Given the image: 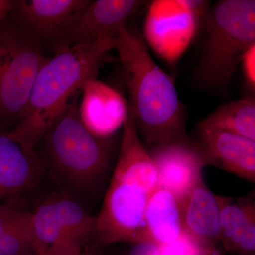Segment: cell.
Segmentation results:
<instances>
[{
  "mask_svg": "<svg viewBox=\"0 0 255 255\" xmlns=\"http://www.w3.org/2000/svg\"><path fill=\"white\" fill-rule=\"evenodd\" d=\"M121 138L122 132L105 137L92 134L82 122L78 97L74 95L34 152L43 173L67 195L90 200L107 188Z\"/></svg>",
  "mask_w": 255,
  "mask_h": 255,
  "instance_id": "1",
  "label": "cell"
},
{
  "mask_svg": "<svg viewBox=\"0 0 255 255\" xmlns=\"http://www.w3.org/2000/svg\"><path fill=\"white\" fill-rule=\"evenodd\" d=\"M139 136L147 148L190 140L174 81L151 56L142 35L127 26L114 41Z\"/></svg>",
  "mask_w": 255,
  "mask_h": 255,
  "instance_id": "2",
  "label": "cell"
},
{
  "mask_svg": "<svg viewBox=\"0 0 255 255\" xmlns=\"http://www.w3.org/2000/svg\"><path fill=\"white\" fill-rule=\"evenodd\" d=\"M157 187L155 164L137 132L131 112L124 124L117 162L96 216L97 246L149 241L145 211Z\"/></svg>",
  "mask_w": 255,
  "mask_h": 255,
  "instance_id": "3",
  "label": "cell"
},
{
  "mask_svg": "<svg viewBox=\"0 0 255 255\" xmlns=\"http://www.w3.org/2000/svg\"><path fill=\"white\" fill-rule=\"evenodd\" d=\"M114 40L97 41L66 48L49 57L37 75L27 107L10 138L34 152L42 137L85 82L96 78Z\"/></svg>",
  "mask_w": 255,
  "mask_h": 255,
  "instance_id": "4",
  "label": "cell"
},
{
  "mask_svg": "<svg viewBox=\"0 0 255 255\" xmlns=\"http://www.w3.org/2000/svg\"><path fill=\"white\" fill-rule=\"evenodd\" d=\"M255 45V0L218 1L206 18L198 80L210 90L224 91L236 67Z\"/></svg>",
  "mask_w": 255,
  "mask_h": 255,
  "instance_id": "5",
  "label": "cell"
},
{
  "mask_svg": "<svg viewBox=\"0 0 255 255\" xmlns=\"http://www.w3.org/2000/svg\"><path fill=\"white\" fill-rule=\"evenodd\" d=\"M48 58L39 43L9 17L0 26V132L9 133L19 123L37 75Z\"/></svg>",
  "mask_w": 255,
  "mask_h": 255,
  "instance_id": "6",
  "label": "cell"
},
{
  "mask_svg": "<svg viewBox=\"0 0 255 255\" xmlns=\"http://www.w3.org/2000/svg\"><path fill=\"white\" fill-rule=\"evenodd\" d=\"M40 255H65L85 249L95 241L96 216L70 196L53 198L33 212Z\"/></svg>",
  "mask_w": 255,
  "mask_h": 255,
  "instance_id": "7",
  "label": "cell"
},
{
  "mask_svg": "<svg viewBox=\"0 0 255 255\" xmlns=\"http://www.w3.org/2000/svg\"><path fill=\"white\" fill-rule=\"evenodd\" d=\"M92 0H14L8 17L53 55L70 48L74 28Z\"/></svg>",
  "mask_w": 255,
  "mask_h": 255,
  "instance_id": "8",
  "label": "cell"
},
{
  "mask_svg": "<svg viewBox=\"0 0 255 255\" xmlns=\"http://www.w3.org/2000/svg\"><path fill=\"white\" fill-rule=\"evenodd\" d=\"M202 16L183 0L153 1L146 14L144 39L159 56L174 63L193 41Z\"/></svg>",
  "mask_w": 255,
  "mask_h": 255,
  "instance_id": "9",
  "label": "cell"
},
{
  "mask_svg": "<svg viewBox=\"0 0 255 255\" xmlns=\"http://www.w3.org/2000/svg\"><path fill=\"white\" fill-rule=\"evenodd\" d=\"M155 164L157 187L182 200L203 178L205 167L195 142H169L147 148Z\"/></svg>",
  "mask_w": 255,
  "mask_h": 255,
  "instance_id": "10",
  "label": "cell"
},
{
  "mask_svg": "<svg viewBox=\"0 0 255 255\" xmlns=\"http://www.w3.org/2000/svg\"><path fill=\"white\" fill-rule=\"evenodd\" d=\"M195 142L204 163L255 184V142L216 128H196Z\"/></svg>",
  "mask_w": 255,
  "mask_h": 255,
  "instance_id": "11",
  "label": "cell"
},
{
  "mask_svg": "<svg viewBox=\"0 0 255 255\" xmlns=\"http://www.w3.org/2000/svg\"><path fill=\"white\" fill-rule=\"evenodd\" d=\"M80 117L84 125L97 137H110L123 128L128 104L115 89L91 79L82 87Z\"/></svg>",
  "mask_w": 255,
  "mask_h": 255,
  "instance_id": "12",
  "label": "cell"
},
{
  "mask_svg": "<svg viewBox=\"0 0 255 255\" xmlns=\"http://www.w3.org/2000/svg\"><path fill=\"white\" fill-rule=\"evenodd\" d=\"M140 0H96L92 1L70 38V47L111 38L115 41L128 21L145 4Z\"/></svg>",
  "mask_w": 255,
  "mask_h": 255,
  "instance_id": "13",
  "label": "cell"
},
{
  "mask_svg": "<svg viewBox=\"0 0 255 255\" xmlns=\"http://www.w3.org/2000/svg\"><path fill=\"white\" fill-rule=\"evenodd\" d=\"M181 201L184 236L196 246L221 244V208L218 194L206 185L204 178Z\"/></svg>",
  "mask_w": 255,
  "mask_h": 255,
  "instance_id": "14",
  "label": "cell"
},
{
  "mask_svg": "<svg viewBox=\"0 0 255 255\" xmlns=\"http://www.w3.org/2000/svg\"><path fill=\"white\" fill-rule=\"evenodd\" d=\"M42 174L35 152H27L8 133L0 132V200L31 190Z\"/></svg>",
  "mask_w": 255,
  "mask_h": 255,
  "instance_id": "15",
  "label": "cell"
},
{
  "mask_svg": "<svg viewBox=\"0 0 255 255\" xmlns=\"http://www.w3.org/2000/svg\"><path fill=\"white\" fill-rule=\"evenodd\" d=\"M148 241L167 248L184 237L181 201L170 191L157 187L149 198L145 211Z\"/></svg>",
  "mask_w": 255,
  "mask_h": 255,
  "instance_id": "16",
  "label": "cell"
},
{
  "mask_svg": "<svg viewBox=\"0 0 255 255\" xmlns=\"http://www.w3.org/2000/svg\"><path fill=\"white\" fill-rule=\"evenodd\" d=\"M0 255H40L33 212L0 204Z\"/></svg>",
  "mask_w": 255,
  "mask_h": 255,
  "instance_id": "17",
  "label": "cell"
},
{
  "mask_svg": "<svg viewBox=\"0 0 255 255\" xmlns=\"http://www.w3.org/2000/svg\"><path fill=\"white\" fill-rule=\"evenodd\" d=\"M199 128H216L255 142V103L247 99L220 106L198 124Z\"/></svg>",
  "mask_w": 255,
  "mask_h": 255,
  "instance_id": "18",
  "label": "cell"
},
{
  "mask_svg": "<svg viewBox=\"0 0 255 255\" xmlns=\"http://www.w3.org/2000/svg\"><path fill=\"white\" fill-rule=\"evenodd\" d=\"M221 208V245L223 249L239 234L248 219L255 213V188L246 195H219Z\"/></svg>",
  "mask_w": 255,
  "mask_h": 255,
  "instance_id": "19",
  "label": "cell"
},
{
  "mask_svg": "<svg viewBox=\"0 0 255 255\" xmlns=\"http://www.w3.org/2000/svg\"><path fill=\"white\" fill-rule=\"evenodd\" d=\"M224 250L235 255H248L255 251V213Z\"/></svg>",
  "mask_w": 255,
  "mask_h": 255,
  "instance_id": "20",
  "label": "cell"
},
{
  "mask_svg": "<svg viewBox=\"0 0 255 255\" xmlns=\"http://www.w3.org/2000/svg\"><path fill=\"white\" fill-rule=\"evenodd\" d=\"M165 248L150 241L130 244L122 255H165Z\"/></svg>",
  "mask_w": 255,
  "mask_h": 255,
  "instance_id": "21",
  "label": "cell"
},
{
  "mask_svg": "<svg viewBox=\"0 0 255 255\" xmlns=\"http://www.w3.org/2000/svg\"><path fill=\"white\" fill-rule=\"evenodd\" d=\"M243 65L247 85L255 88V45L243 58Z\"/></svg>",
  "mask_w": 255,
  "mask_h": 255,
  "instance_id": "22",
  "label": "cell"
},
{
  "mask_svg": "<svg viewBox=\"0 0 255 255\" xmlns=\"http://www.w3.org/2000/svg\"><path fill=\"white\" fill-rule=\"evenodd\" d=\"M14 4V0H0V26L7 18Z\"/></svg>",
  "mask_w": 255,
  "mask_h": 255,
  "instance_id": "23",
  "label": "cell"
},
{
  "mask_svg": "<svg viewBox=\"0 0 255 255\" xmlns=\"http://www.w3.org/2000/svg\"><path fill=\"white\" fill-rule=\"evenodd\" d=\"M191 255H225L216 247H196Z\"/></svg>",
  "mask_w": 255,
  "mask_h": 255,
  "instance_id": "24",
  "label": "cell"
},
{
  "mask_svg": "<svg viewBox=\"0 0 255 255\" xmlns=\"http://www.w3.org/2000/svg\"><path fill=\"white\" fill-rule=\"evenodd\" d=\"M244 98L255 103V88L247 85Z\"/></svg>",
  "mask_w": 255,
  "mask_h": 255,
  "instance_id": "25",
  "label": "cell"
},
{
  "mask_svg": "<svg viewBox=\"0 0 255 255\" xmlns=\"http://www.w3.org/2000/svg\"><path fill=\"white\" fill-rule=\"evenodd\" d=\"M65 255H92L88 252L85 251V249L83 251L78 252V253H73V254Z\"/></svg>",
  "mask_w": 255,
  "mask_h": 255,
  "instance_id": "26",
  "label": "cell"
},
{
  "mask_svg": "<svg viewBox=\"0 0 255 255\" xmlns=\"http://www.w3.org/2000/svg\"><path fill=\"white\" fill-rule=\"evenodd\" d=\"M248 255H255V251L253 252V253H251V254Z\"/></svg>",
  "mask_w": 255,
  "mask_h": 255,
  "instance_id": "27",
  "label": "cell"
}]
</instances>
